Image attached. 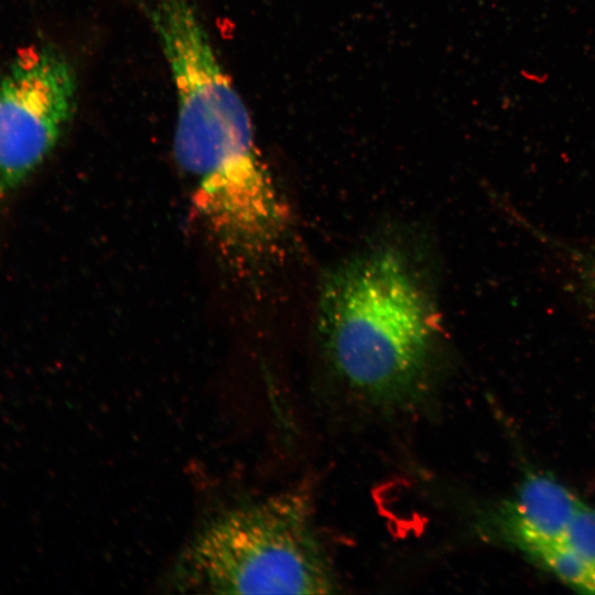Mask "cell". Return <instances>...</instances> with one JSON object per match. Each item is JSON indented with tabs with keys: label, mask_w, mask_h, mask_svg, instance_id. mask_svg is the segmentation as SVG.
I'll return each instance as SVG.
<instances>
[{
	"label": "cell",
	"mask_w": 595,
	"mask_h": 595,
	"mask_svg": "<svg viewBox=\"0 0 595 595\" xmlns=\"http://www.w3.org/2000/svg\"><path fill=\"white\" fill-rule=\"evenodd\" d=\"M318 328L333 370L364 400L408 410L430 393L440 323L398 251H370L333 271L322 289Z\"/></svg>",
	"instance_id": "6da1fadb"
},
{
	"label": "cell",
	"mask_w": 595,
	"mask_h": 595,
	"mask_svg": "<svg viewBox=\"0 0 595 595\" xmlns=\"http://www.w3.org/2000/svg\"><path fill=\"white\" fill-rule=\"evenodd\" d=\"M573 260L586 298L595 310V253L577 250L573 255Z\"/></svg>",
	"instance_id": "52a82bcc"
},
{
	"label": "cell",
	"mask_w": 595,
	"mask_h": 595,
	"mask_svg": "<svg viewBox=\"0 0 595 595\" xmlns=\"http://www.w3.org/2000/svg\"><path fill=\"white\" fill-rule=\"evenodd\" d=\"M506 537L569 586L578 592L595 594V570L563 537L544 538L527 532H515Z\"/></svg>",
	"instance_id": "5b68a950"
},
{
	"label": "cell",
	"mask_w": 595,
	"mask_h": 595,
	"mask_svg": "<svg viewBox=\"0 0 595 595\" xmlns=\"http://www.w3.org/2000/svg\"><path fill=\"white\" fill-rule=\"evenodd\" d=\"M583 502L550 476L529 474L500 516L502 533L562 538Z\"/></svg>",
	"instance_id": "277c9868"
},
{
	"label": "cell",
	"mask_w": 595,
	"mask_h": 595,
	"mask_svg": "<svg viewBox=\"0 0 595 595\" xmlns=\"http://www.w3.org/2000/svg\"><path fill=\"white\" fill-rule=\"evenodd\" d=\"M563 538L595 570V509L583 502Z\"/></svg>",
	"instance_id": "8992f818"
},
{
	"label": "cell",
	"mask_w": 595,
	"mask_h": 595,
	"mask_svg": "<svg viewBox=\"0 0 595 595\" xmlns=\"http://www.w3.org/2000/svg\"><path fill=\"white\" fill-rule=\"evenodd\" d=\"M77 87L74 65L51 44L22 50L0 78V208L56 147Z\"/></svg>",
	"instance_id": "3957f363"
},
{
	"label": "cell",
	"mask_w": 595,
	"mask_h": 595,
	"mask_svg": "<svg viewBox=\"0 0 595 595\" xmlns=\"http://www.w3.org/2000/svg\"><path fill=\"white\" fill-rule=\"evenodd\" d=\"M169 585L208 594H331L339 586L304 489L213 516L182 550Z\"/></svg>",
	"instance_id": "7a4b0ae2"
}]
</instances>
